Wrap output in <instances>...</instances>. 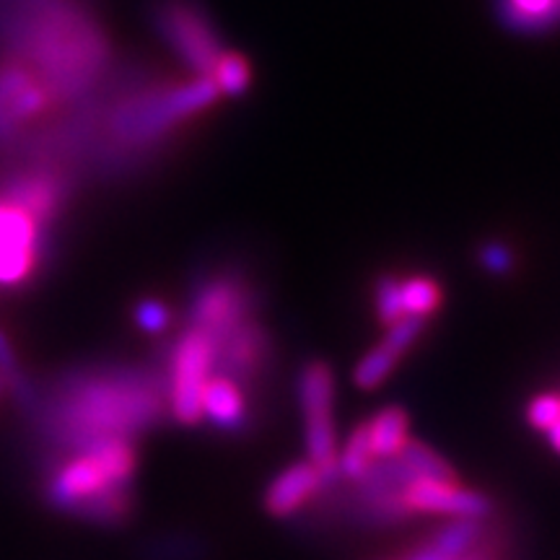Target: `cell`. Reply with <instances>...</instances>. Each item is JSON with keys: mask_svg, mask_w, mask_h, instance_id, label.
I'll use <instances>...</instances> for the list:
<instances>
[{"mask_svg": "<svg viewBox=\"0 0 560 560\" xmlns=\"http://www.w3.org/2000/svg\"><path fill=\"white\" fill-rule=\"evenodd\" d=\"M527 418L535 429L548 431L550 425H556L560 420V397L558 395H540L537 400H532Z\"/></svg>", "mask_w": 560, "mask_h": 560, "instance_id": "obj_22", "label": "cell"}, {"mask_svg": "<svg viewBox=\"0 0 560 560\" xmlns=\"http://www.w3.org/2000/svg\"><path fill=\"white\" fill-rule=\"evenodd\" d=\"M265 350V335L260 327L255 325H242L240 330H234L226 340L215 348V361L223 369L226 380H249V374L255 371L257 363L262 359Z\"/></svg>", "mask_w": 560, "mask_h": 560, "instance_id": "obj_10", "label": "cell"}, {"mask_svg": "<svg viewBox=\"0 0 560 560\" xmlns=\"http://www.w3.org/2000/svg\"><path fill=\"white\" fill-rule=\"evenodd\" d=\"M151 19L161 37L170 42L172 50L195 75H210L223 55V45L198 0H156Z\"/></svg>", "mask_w": 560, "mask_h": 560, "instance_id": "obj_4", "label": "cell"}, {"mask_svg": "<svg viewBox=\"0 0 560 560\" xmlns=\"http://www.w3.org/2000/svg\"><path fill=\"white\" fill-rule=\"evenodd\" d=\"M332 371L325 363L314 361L304 366L299 376V400L304 412L306 450L312 465L317 467L322 480H330L338 472L335 457V429H332Z\"/></svg>", "mask_w": 560, "mask_h": 560, "instance_id": "obj_5", "label": "cell"}, {"mask_svg": "<svg viewBox=\"0 0 560 560\" xmlns=\"http://www.w3.org/2000/svg\"><path fill=\"white\" fill-rule=\"evenodd\" d=\"M215 346L206 332L190 327L174 348L172 359V410L179 423H198L202 418V389L210 380Z\"/></svg>", "mask_w": 560, "mask_h": 560, "instance_id": "obj_6", "label": "cell"}, {"mask_svg": "<svg viewBox=\"0 0 560 560\" xmlns=\"http://www.w3.org/2000/svg\"><path fill=\"white\" fill-rule=\"evenodd\" d=\"M37 252L21 247H0V285H16L32 276Z\"/></svg>", "mask_w": 560, "mask_h": 560, "instance_id": "obj_19", "label": "cell"}, {"mask_svg": "<svg viewBox=\"0 0 560 560\" xmlns=\"http://www.w3.org/2000/svg\"><path fill=\"white\" fill-rule=\"evenodd\" d=\"M366 425L374 459L397 457L408 444V412L402 408H384Z\"/></svg>", "mask_w": 560, "mask_h": 560, "instance_id": "obj_12", "label": "cell"}, {"mask_svg": "<svg viewBox=\"0 0 560 560\" xmlns=\"http://www.w3.org/2000/svg\"><path fill=\"white\" fill-rule=\"evenodd\" d=\"M548 439H550V444L560 452V420L556 425H550V429H548Z\"/></svg>", "mask_w": 560, "mask_h": 560, "instance_id": "obj_26", "label": "cell"}, {"mask_svg": "<svg viewBox=\"0 0 560 560\" xmlns=\"http://www.w3.org/2000/svg\"><path fill=\"white\" fill-rule=\"evenodd\" d=\"M322 475L312 462H299L291 465L289 470H283L272 480V486L265 493V509L272 516H289L296 511L301 503H306L312 493H317L322 486Z\"/></svg>", "mask_w": 560, "mask_h": 560, "instance_id": "obj_9", "label": "cell"}, {"mask_svg": "<svg viewBox=\"0 0 560 560\" xmlns=\"http://www.w3.org/2000/svg\"><path fill=\"white\" fill-rule=\"evenodd\" d=\"M402 511L446 514L457 520H482L490 514V501L475 490L459 488L446 480H416L400 493Z\"/></svg>", "mask_w": 560, "mask_h": 560, "instance_id": "obj_8", "label": "cell"}, {"mask_svg": "<svg viewBox=\"0 0 560 560\" xmlns=\"http://www.w3.org/2000/svg\"><path fill=\"white\" fill-rule=\"evenodd\" d=\"M249 312V291L234 276L210 278L202 289L195 293L190 327L206 332L213 346L219 348L231 332L247 325Z\"/></svg>", "mask_w": 560, "mask_h": 560, "instance_id": "obj_7", "label": "cell"}, {"mask_svg": "<svg viewBox=\"0 0 560 560\" xmlns=\"http://www.w3.org/2000/svg\"><path fill=\"white\" fill-rule=\"evenodd\" d=\"M556 3H558V13H560V0H556Z\"/></svg>", "mask_w": 560, "mask_h": 560, "instance_id": "obj_28", "label": "cell"}, {"mask_svg": "<svg viewBox=\"0 0 560 560\" xmlns=\"http://www.w3.org/2000/svg\"><path fill=\"white\" fill-rule=\"evenodd\" d=\"M410 560H446V558H444V556H441V552H436V550H433V548H431V545H429V548L418 550V552H416V556H412Z\"/></svg>", "mask_w": 560, "mask_h": 560, "instance_id": "obj_25", "label": "cell"}, {"mask_svg": "<svg viewBox=\"0 0 560 560\" xmlns=\"http://www.w3.org/2000/svg\"><path fill=\"white\" fill-rule=\"evenodd\" d=\"M47 495L58 509L89 520L109 522L125 514V486L112 478L102 462L89 452H81L60 467Z\"/></svg>", "mask_w": 560, "mask_h": 560, "instance_id": "obj_3", "label": "cell"}, {"mask_svg": "<svg viewBox=\"0 0 560 560\" xmlns=\"http://www.w3.org/2000/svg\"><path fill=\"white\" fill-rule=\"evenodd\" d=\"M400 301L405 317L425 319L431 312L439 310L441 289L431 278H410L400 283Z\"/></svg>", "mask_w": 560, "mask_h": 560, "instance_id": "obj_14", "label": "cell"}, {"mask_svg": "<svg viewBox=\"0 0 560 560\" xmlns=\"http://www.w3.org/2000/svg\"><path fill=\"white\" fill-rule=\"evenodd\" d=\"M400 355L402 353H397V350L387 346V342H382L380 348L371 350L366 359H361L359 366H355V384H359L361 389L380 387V384L392 374V369L397 366Z\"/></svg>", "mask_w": 560, "mask_h": 560, "instance_id": "obj_16", "label": "cell"}, {"mask_svg": "<svg viewBox=\"0 0 560 560\" xmlns=\"http://www.w3.org/2000/svg\"><path fill=\"white\" fill-rule=\"evenodd\" d=\"M219 100V89L210 75H195L192 81L132 83L107 117V130L115 145V164L149 161L166 145L182 125Z\"/></svg>", "mask_w": 560, "mask_h": 560, "instance_id": "obj_2", "label": "cell"}, {"mask_svg": "<svg viewBox=\"0 0 560 560\" xmlns=\"http://www.w3.org/2000/svg\"><path fill=\"white\" fill-rule=\"evenodd\" d=\"M0 380L5 382V387H11L24 402L32 400V389L26 384L24 374L19 369V359L16 350H13V342L9 340V335L0 330Z\"/></svg>", "mask_w": 560, "mask_h": 560, "instance_id": "obj_20", "label": "cell"}, {"mask_svg": "<svg viewBox=\"0 0 560 560\" xmlns=\"http://www.w3.org/2000/svg\"><path fill=\"white\" fill-rule=\"evenodd\" d=\"M371 462H374V454H371V444H369V425L363 423L350 433L346 450L338 457V470L346 475V478L359 480L363 472L369 470Z\"/></svg>", "mask_w": 560, "mask_h": 560, "instance_id": "obj_18", "label": "cell"}, {"mask_svg": "<svg viewBox=\"0 0 560 560\" xmlns=\"http://www.w3.org/2000/svg\"><path fill=\"white\" fill-rule=\"evenodd\" d=\"M159 412V392L143 376H79L66 384L52 425L60 441L81 450L100 439H128L151 425Z\"/></svg>", "mask_w": 560, "mask_h": 560, "instance_id": "obj_1", "label": "cell"}, {"mask_svg": "<svg viewBox=\"0 0 560 560\" xmlns=\"http://www.w3.org/2000/svg\"><path fill=\"white\" fill-rule=\"evenodd\" d=\"M170 319H172L170 310H166L164 304H159V301H140L136 310L138 327L145 332H161L166 325H170Z\"/></svg>", "mask_w": 560, "mask_h": 560, "instance_id": "obj_23", "label": "cell"}, {"mask_svg": "<svg viewBox=\"0 0 560 560\" xmlns=\"http://www.w3.org/2000/svg\"><path fill=\"white\" fill-rule=\"evenodd\" d=\"M480 527L478 520H457L452 522L450 527H444L436 535V540L431 542V548L441 552L446 560H454L459 556H465L467 550L472 548L475 540H478Z\"/></svg>", "mask_w": 560, "mask_h": 560, "instance_id": "obj_17", "label": "cell"}, {"mask_svg": "<svg viewBox=\"0 0 560 560\" xmlns=\"http://www.w3.org/2000/svg\"><path fill=\"white\" fill-rule=\"evenodd\" d=\"M3 392H5V382L0 380V397H3Z\"/></svg>", "mask_w": 560, "mask_h": 560, "instance_id": "obj_27", "label": "cell"}, {"mask_svg": "<svg viewBox=\"0 0 560 560\" xmlns=\"http://www.w3.org/2000/svg\"><path fill=\"white\" fill-rule=\"evenodd\" d=\"M405 465L410 467L412 475H416L418 480H446V482H457V475L450 465H446L444 459L439 457L436 452H431L429 446L423 444H416V441H408V444L402 446V452L397 454Z\"/></svg>", "mask_w": 560, "mask_h": 560, "instance_id": "obj_13", "label": "cell"}, {"mask_svg": "<svg viewBox=\"0 0 560 560\" xmlns=\"http://www.w3.org/2000/svg\"><path fill=\"white\" fill-rule=\"evenodd\" d=\"M202 416H208L223 431H240L247 420L244 397L234 380L213 376L202 389Z\"/></svg>", "mask_w": 560, "mask_h": 560, "instance_id": "obj_11", "label": "cell"}, {"mask_svg": "<svg viewBox=\"0 0 560 560\" xmlns=\"http://www.w3.org/2000/svg\"><path fill=\"white\" fill-rule=\"evenodd\" d=\"M376 312H380V319L387 327L405 317L400 301V280H395L392 276L380 278V283H376Z\"/></svg>", "mask_w": 560, "mask_h": 560, "instance_id": "obj_21", "label": "cell"}, {"mask_svg": "<svg viewBox=\"0 0 560 560\" xmlns=\"http://www.w3.org/2000/svg\"><path fill=\"white\" fill-rule=\"evenodd\" d=\"M210 79H213L219 94L240 96L249 89V79H252L249 62L247 58H242V55L223 50L219 62H215L213 70H210Z\"/></svg>", "mask_w": 560, "mask_h": 560, "instance_id": "obj_15", "label": "cell"}, {"mask_svg": "<svg viewBox=\"0 0 560 560\" xmlns=\"http://www.w3.org/2000/svg\"><path fill=\"white\" fill-rule=\"evenodd\" d=\"M480 260L482 265L490 272H499V276H503V272L511 270V265H514V257H511V249L503 247V244H486L480 252Z\"/></svg>", "mask_w": 560, "mask_h": 560, "instance_id": "obj_24", "label": "cell"}]
</instances>
